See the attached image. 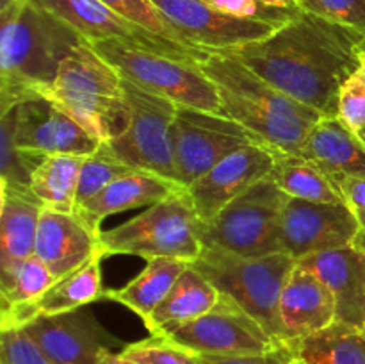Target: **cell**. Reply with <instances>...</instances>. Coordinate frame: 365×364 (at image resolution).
I'll return each instance as SVG.
<instances>
[{
  "instance_id": "60d3db41",
  "label": "cell",
  "mask_w": 365,
  "mask_h": 364,
  "mask_svg": "<svg viewBox=\"0 0 365 364\" xmlns=\"http://www.w3.org/2000/svg\"><path fill=\"white\" fill-rule=\"evenodd\" d=\"M260 2L267 4V6L280 7V9H298L296 2H292V0H260Z\"/></svg>"
},
{
  "instance_id": "9c48e42d",
  "label": "cell",
  "mask_w": 365,
  "mask_h": 364,
  "mask_svg": "<svg viewBox=\"0 0 365 364\" xmlns=\"http://www.w3.org/2000/svg\"><path fill=\"white\" fill-rule=\"evenodd\" d=\"M289 196L269 178H262L232 200L212 221L200 223L203 246L239 256L284 252L280 241L282 214Z\"/></svg>"
},
{
  "instance_id": "836d02e7",
  "label": "cell",
  "mask_w": 365,
  "mask_h": 364,
  "mask_svg": "<svg viewBox=\"0 0 365 364\" xmlns=\"http://www.w3.org/2000/svg\"><path fill=\"white\" fill-rule=\"evenodd\" d=\"M298 7L365 34V0H298Z\"/></svg>"
},
{
  "instance_id": "ac0fdd59",
  "label": "cell",
  "mask_w": 365,
  "mask_h": 364,
  "mask_svg": "<svg viewBox=\"0 0 365 364\" xmlns=\"http://www.w3.org/2000/svg\"><path fill=\"white\" fill-rule=\"evenodd\" d=\"M337 321L335 298L314 271L296 261L280 295V323L285 345H292Z\"/></svg>"
},
{
  "instance_id": "ab89813d",
  "label": "cell",
  "mask_w": 365,
  "mask_h": 364,
  "mask_svg": "<svg viewBox=\"0 0 365 364\" xmlns=\"http://www.w3.org/2000/svg\"><path fill=\"white\" fill-rule=\"evenodd\" d=\"M100 364H138V363L127 359V357L121 355L120 352H107L106 355H103L102 363Z\"/></svg>"
},
{
  "instance_id": "7a4b0ae2",
  "label": "cell",
  "mask_w": 365,
  "mask_h": 364,
  "mask_svg": "<svg viewBox=\"0 0 365 364\" xmlns=\"http://www.w3.org/2000/svg\"><path fill=\"white\" fill-rule=\"evenodd\" d=\"M82 43L88 41L32 0L0 9V116L45 98L63 61Z\"/></svg>"
},
{
  "instance_id": "5bb4252c",
  "label": "cell",
  "mask_w": 365,
  "mask_h": 364,
  "mask_svg": "<svg viewBox=\"0 0 365 364\" xmlns=\"http://www.w3.org/2000/svg\"><path fill=\"white\" fill-rule=\"evenodd\" d=\"M359 232V216L346 203L309 202L289 196L282 214V250L296 261L351 246Z\"/></svg>"
},
{
  "instance_id": "277c9868",
  "label": "cell",
  "mask_w": 365,
  "mask_h": 364,
  "mask_svg": "<svg viewBox=\"0 0 365 364\" xmlns=\"http://www.w3.org/2000/svg\"><path fill=\"white\" fill-rule=\"evenodd\" d=\"M45 98L100 143L120 134L128 123L123 79L89 43L75 46L63 61Z\"/></svg>"
},
{
  "instance_id": "d4e9b609",
  "label": "cell",
  "mask_w": 365,
  "mask_h": 364,
  "mask_svg": "<svg viewBox=\"0 0 365 364\" xmlns=\"http://www.w3.org/2000/svg\"><path fill=\"white\" fill-rule=\"evenodd\" d=\"M220 295L221 293L191 264L175 282L166 298L143 321L150 334L163 335L212 309Z\"/></svg>"
},
{
  "instance_id": "ba28073f",
  "label": "cell",
  "mask_w": 365,
  "mask_h": 364,
  "mask_svg": "<svg viewBox=\"0 0 365 364\" xmlns=\"http://www.w3.org/2000/svg\"><path fill=\"white\" fill-rule=\"evenodd\" d=\"M123 89L128 107L127 127L109 141L102 143L98 150L132 170L148 171L180 184L171 138L178 106L125 79Z\"/></svg>"
},
{
  "instance_id": "4dcf8cb0",
  "label": "cell",
  "mask_w": 365,
  "mask_h": 364,
  "mask_svg": "<svg viewBox=\"0 0 365 364\" xmlns=\"http://www.w3.org/2000/svg\"><path fill=\"white\" fill-rule=\"evenodd\" d=\"M102 2L114 13L123 16L125 20L153 32L159 38L178 43V45L191 46V49H198V46H192L191 43H187V39L166 20V16L157 9L152 0H102Z\"/></svg>"
},
{
  "instance_id": "7dc6e473",
  "label": "cell",
  "mask_w": 365,
  "mask_h": 364,
  "mask_svg": "<svg viewBox=\"0 0 365 364\" xmlns=\"http://www.w3.org/2000/svg\"><path fill=\"white\" fill-rule=\"evenodd\" d=\"M362 328H364V330H365V325H364V327H362Z\"/></svg>"
},
{
  "instance_id": "f546056e",
  "label": "cell",
  "mask_w": 365,
  "mask_h": 364,
  "mask_svg": "<svg viewBox=\"0 0 365 364\" xmlns=\"http://www.w3.org/2000/svg\"><path fill=\"white\" fill-rule=\"evenodd\" d=\"M57 282L52 271L38 256L29 257L14 271L13 278L6 288H0L2 305H18V303H31L41 298L50 288Z\"/></svg>"
},
{
  "instance_id": "7c38bea8",
  "label": "cell",
  "mask_w": 365,
  "mask_h": 364,
  "mask_svg": "<svg viewBox=\"0 0 365 364\" xmlns=\"http://www.w3.org/2000/svg\"><path fill=\"white\" fill-rule=\"evenodd\" d=\"M0 131L13 146L39 157L70 153L89 157L102 143L93 138L70 114L46 98H34L14 106L0 116Z\"/></svg>"
},
{
  "instance_id": "83f0119b",
  "label": "cell",
  "mask_w": 365,
  "mask_h": 364,
  "mask_svg": "<svg viewBox=\"0 0 365 364\" xmlns=\"http://www.w3.org/2000/svg\"><path fill=\"white\" fill-rule=\"evenodd\" d=\"M84 156L57 153L38 164L31 177V191L46 209L59 213H75L78 175Z\"/></svg>"
},
{
  "instance_id": "4316f807",
  "label": "cell",
  "mask_w": 365,
  "mask_h": 364,
  "mask_svg": "<svg viewBox=\"0 0 365 364\" xmlns=\"http://www.w3.org/2000/svg\"><path fill=\"white\" fill-rule=\"evenodd\" d=\"M267 178L291 198L323 203H344L330 171L299 153L277 150L274 166Z\"/></svg>"
},
{
  "instance_id": "bcb514c9",
  "label": "cell",
  "mask_w": 365,
  "mask_h": 364,
  "mask_svg": "<svg viewBox=\"0 0 365 364\" xmlns=\"http://www.w3.org/2000/svg\"><path fill=\"white\" fill-rule=\"evenodd\" d=\"M292 2H296V6H298V0H292Z\"/></svg>"
},
{
  "instance_id": "603a6c76",
  "label": "cell",
  "mask_w": 365,
  "mask_h": 364,
  "mask_svg": "<svg viewBox=\"0 0 365 364\" xmlns=\"http://www.w3.org/2000/svg\"><path fill=\"white\" fill-rule=\"evenodd\" d=\"M184 188L185 186L168 181L159 175L134 170L114 178L98 195L75 207V214L95 234H100V225L106 218L135 207L153 206Z\"/></svg>"
},
{
  "instance_id": "8992f818",
  "label": "cell",
  "mask_w": 365,
  "mask_h": 364,
  "mask_svg": "<svg viewBox=\"0 0 365 364\" xmlns=\"http://www.w3.org/2000/svg\"><path fill=\"white\" fill-rule=\"evenodd\" d=\"M91 46L121 79L145 91L170 100L178 107L209 113L221 111L220 91L200 68L198 61L180 59L125 39H102Z\"/></svg>"
},
{
  "instance_id": "f35d334b",
  "label": "cell",
  "mask_w": 365,
  "mask_h": 364,
  "mask_svg": "<svg viewBox=\"0 0 365 364\" xmlns=\"http://www.w3.org/2000/svg\"><path fill=\"white\" fill-rule=\"evenodd\" d=\"M356 216H359V221H360V232L356 234L355 241H353V246L365 252V211L364 213H356Z\"/></svg>"
},
{
  "instance_id": "30bf717a",
  "label": "cell",
  "mask_w": 365,
  "mask_h": 364,
  "mask_svg": "<svg viewBox=\"0 0 365 364\" xmlns=\"http://www.w3.org/2000/svg\"><path fill=\"white\" fill-rule=\"evenodd\" d=\"M171 138L178 181L185 188L241 146L264 145L252 131L232 118L192 107H178Z\"/></svg>"
},
{
  "instance_id": "4fadbf2b",
  "label": "cell",
  "mask_w": 365,
  "mask_h": 364,
  "mask_svg": "<svg viewBox=\"0 0 365 364\" xmlns=\"http://www.w3.org/2000/svg\"><path fill=\"white\" fill-rule=\"evenodd\" d=\"M166 20L191 43L207 52H230L267 38L284 24L221 13L203 0H152Z\"/></svg>"
},
{
  "instance_id": "8fae6325",
  "label": "cell",
  "mask_w": 365,
  "mask_h": 364,
  "mask_svg": "<svg viewBox=\"0 0 365 364\" xmlns=\"http://www.w3.org/2000/svg\"><path fill=\"white\" fill-rule=\"evenodd\" d=\"M163 335L198 355H262L282 348L259 321L227 295H220L216 305L205 314Z\"/></svg>"
},
{
  "instance_id": "74e56055",
  "label": "cell",
  "mask_w": 365,
  "mask_h": 364,
  "mask_svg": "<svg viewBox=\"0 0 365 364\" xmlns=\"http://www.w3.org/2000/svg\"><path fill=\"white\" fill-rule=\"evenodd\" d=\"M335 186L341 193L346 206L356 213L365 211V177H353V175H334Z\"/></svg>"
},
{
  "instance_id": "7bdbcfd3",
  "label": "cell",
  "mask_w": 365,
  "mask_h": 364,
  "mask_svg": "<svg viewBox=\"0 0 365 364\" xmlns=\"http://www.w3.org/2000/svg\"><path fill=\"white\" fill-rule=\"evenodd\" d=\"M359 56H360V61H362V66L365 68V34H364L362 41H360V45H359Z\"/></svg>"
},
{
  "instance_id": "d590c367",
  "label": "cell",
  "mask_w": 365,
  "mask_h": 364,
  "mask_svg": "<svg viewBox=\"0 0 365 364\" xmlns=\"http://www.w3.org/2000/svg\"><path fill=\"white\" fill-rule=\"evenodd\" d=\"M0 364H53L25 330H4L0 335Z\"/></svg>"
},
{
  "instance_id": "7402d4cb",
  "label": "cell",
  "mask_w": 365,
  "mask_h": 364,
  "mask_svg": "<svg viewBox=\"0 0 365 364\" xmlns=\"http://www.w3.org/2000/svg\"><path fill=\"white\" fill-rule=\"evenodd\" d=\"M0 288H6L24 261L36 253L43 206L32 195L0 182Z\"/></svg>"
},
{
  "instance_id": "ffe728a7",
  "label": "cell",
  "mask_w": 365,
  "mask_h": 364,
  "mask_svg": "<svg viewBox=\"0 0 365 364\" xmlns=\"http://www.w3.org/2000/svg\"><path fill=\"white\" fill-rule=\"evenodd\" d=\"M102 253L89 261L73 273L59 278L41 298L31 303L2 305L0 309V330H18L27 327L34 320L43 316L70 313L81 309L95 300L103 298L102 288Z\"/></svg>"
},
{
  "instance_id": "2e32d148",
  "label": "cell",
  "mask_w": 365,
  "mask_h": 364,
  "mask_svg": "<svg viewBox=\"0 0 365 364\" xmlns=\"http://www.w3.org/2000/svg\"><path fill=\"white\" fill-rule=\"evenodd\" d=\"M274 153L277 148L260 143L241 146L189 184L187 193L200 223L212 221L232 200L269 177L274 166Z\"/></svg>"
},
{
  "instance_id": "d6986e66",
  "label": "cell",
  "mask_w": 365,
  "mask_h": 364,
  "mask_svg": "<svg viewBox=\"0 0 365 364\" xmlns=\"http://www.w3.org/2000/svg\"><path fill=\"white\" fill-rule=\"evenodd\" d=\"M36 256L59 280L100 256L98 234L75 213H59L43 207L36 238Z\"/></svg>"
},
{
  "instance_id": "9a60e30c",
  "label": "cell",
  "mask_w": 365,
  "mask_h": 364,
  "mask_svg": "<svg viewBox=\"0 0 365 364\" xmlns=\"http://www.w3.org/2000/svg\"><path fill=\"white\" fill-rule=\"evenodd\" d=\"M32 4L70 25L89 45L102 39H125L191 61H200L209 54L207 50L191 49L159 38L153 32L125 20L123 16L109 9L102 0H32Z\"/></svg>"
},
{
  "instance_id": "6da1fadb",
  "label": "cell",
  "mask_w": 365,
  "mask_h": 364,
  "mask_svg": "<svg viewBox=\"0 0 365 364\" xmlns=\"http://www.w3.org/2000/svg\"><path fill=\"white\" fill-rule=\"evenodd\" d=\"M364 32L299 9L278 31L230 50L232 57L291 98L337 116L339 91L362 66Z\"/></svg>"
},
{
  "instance_id": "44dd1931",
  "label": "cell",
  "mask_w": 365,
  "mask_h": 364,
  "mask_svg": "<svg viewBox=\"0 0 365 364\" xmlns=\"http://www.w3.org/2000/svg\"><path fill=\"white\" fill-rule=\"evenodd\" d=\"M298 263L314 271L330 289L335 298L337 321L362 328L365 325V252L351 245L312 253Z\"/></svg>"
},
{
  "instance_id": "b9f144b4",
  "label": "cell",
  "mask_w": 365,
  "mask_h": 364,
  "mask_svg": "<svg viewBox=\"0 0 365 364\" xmlns=\"http://www.w3.org/2000/svg\"><path fill=\"white\" fill-rule=\"evenodd\" d=\"M287 364H309V363H307L305 359H302V357L291 353V355H289V359H287Z\"/></svg>"
},
{
  "instance_id": "52a82bcc",
  "label": "cell",
  "mask_w": 365,
  "mask_h": 364,
  "mask_svg": "<svg viewBox=\"0 0 365 364\" xmlns=\"http://www.w3.org/2000/svg\"><path fill=\"white\" fill-rule=\"evenodd\" d=\"M200 220L187 188L166 196L160 202L114 228L100 231L98 248L102 256L177 257L192 263L203 250L198 234Z\"/></svg>"
},
{
  "instance_id": "d6a6232c",
  "label": "cell",
  "mask_w": 365,
  "mask_h": 364,
  "mask_svg": "<svg viewBox=\"0 0 365 364\" xmlns=\"http://www.w3.org/2000/svg\"><path fill=\"white\" fill-rule=\"evenodd\" d=\"M130 171L134 170L125 166V164H121L120 161L106 156V153H102L100 150H96L93 156L86 157L84 163H82L75 202H77V206H81L86 200L93 198V196L98 195L102 189H106L114 178L121 177V175L125 173H130Z\"/></svg>"
},
{
  "instance_id": "cb8c5ba5",
  "label": "cell",
  "mask_w": 365,
  "mask_h": 364,
  "mask_svg": "<svg viewBox=\"0 0 365 364\" xmlns=\"http://www.w3.org/2000/svg\"><path fill=\"white\" fill-rule=\"evenodd\" d=\"M298 153L334 175L365 177V145L339 116L321 118Z\"/></svg>"
},
{
  "instance_id": "3957f363",
  "label": "cell",
  "mask_w": 365,
  "mask_h": 364,
  "mask_svg": "<svg viewBox=\"0 0 365 364\" xmlns=\"http://www.w3.org/2000/svg\"><path fill=\"white\" fill-rule=\"evenodd\" d=\"M200 68L220 91L221 114L252 131L264 145L298 153L310 128L323 118L291 98L225 52H209Z\"/></svg>"
},
{
  "instance_id": "e575fe53",
  "label": "cell",
  "mask_w": 365,
  "mask_h": 364,
  "mask_svg": "<svg viewBox=\"0 0 365 364\" xmlns=\"http://www.w3.org/2000/svg\"><path fill=\"white\" fill-rule=\"evenodd\" d=\"M337 116L351 131H359L365 125V68L353 71L339 91Z\"/></svg>"
},
{
  "instance_id": "f1b7e54d",
  "label": "cell",
  "mask_w": 365,
  "mask_h": 364,
  "mask_svg": "<svg viewBox=\"0 0 365 364\" xmlns=\"http://www.w3.org/2000/svg\"><path fill=\"white\" fill-rule=\"evenodd\" d=\"M289 348L309 364H365V330L335 321Z\"/></svg>"
},
{
  "instance_id": "ee69618b",
  "label": "cell",
  "mask_w": 365,
  "mask_h": 364,
  "mask_svg": "<svg viewBox=\"0 0 365 364\" xmlns=\"http://www.w3.org/2000/svg\"><path fill=\"white\" fill-rule=\"evenodd\" d=\"M356 136H359L360 139H362V143L365 145V125L362 128H359V131H356Z\"/></svg>"
},
{
  "instance_id": "8d00e7d4",
  "label": "cell",
  "mask_w": 365,
  "mask_h": 364,
  "mask_svg": "<svg viewBox=\"0 0 365 364\" xmlns=\"http://www.w3.org/2000/svg\"><path fill=\"white\" fill-rule=\"evenodd\" d=\"M289 346L273 350L262 355H242V357H220V355H198L202 364H287L291 355Z\"/></svg>"
},
{
  "instance_id": "f6af8a7d",
  "label": "cell",
  "mask_w": 365,
  "mask_h": 364,
  "mask_svg": "<svg viewBox=\"0 0 365 364\" xmlns=\"http://www.w3.org/2000/svg\"><path fill=\"white\" fill-rule=\"evenodd\" d=\"M13 2H16V0H0V9H4V7H7Z\"/></svg>"
},
{
  "instance_id": "e0dca14e",
  "label": "cell",
  "mask_w": 365,
  "mask_h": 364,
  "mask_svg": "<svg viewBox=\"0 0 365 364\" xmlns=\"http://www.w3.org/2000/svg\"><path fill=\"white\" fill-rule=\"evenodd\" d=\"M21 330L53 364H100L107 352L121 345L86 307L38 318Z\"/></svg>"
},
{
  "instance_id": "1f68e13d",
  "label": "cell",
  "mask_w": 365,
  "mask_h": 364,
  "mask_svg": "<svg viewBox=\"0 0 365 364\" xmlns=\"http://www.w3.org/2000/svg\"><path fill=\"white\" fill-rule=\"evenodd\" d=\"M121 355L138 364H202L198 353L177 345L166 335H150L148 339L128 343Z\"/></svg>"
},
{
  "instance_id": "484cf974",
  "label": "cell",
  "mask_w": 365,
  "mask_h": 364,
  "mask_svg": "<svg viewBox=\"0 0 365 364\" xmlns=\"http://www.w3.org/2000/svg\"><path fill=\"white\" fill-rule=\"evenodd\" d=\"M191 263L177 257H153L148 259L146 268L132 278L128 284L120 289H107L103 291V298L113 300L128 307L132 313L141 316V320L150 316L153 309L163 302L180 278Z\"/></svg>"
},
{
  "instance_id": "5b68a950",
  "label": "cell",
  "mask_w": 365,
  "mask_h": 364,
  "mask_svg": "<svg viewBox=\"0 0 365 364\" xmlns=\"http://www.w3.org/2000/svg\"><path fill=\"white\" fill-rule=\"evenodd\" d=\"M191 264L221 295H227L259 321L278 345L287 346L282 334L280 295L296 259L285 252L239 256L203 246Z\"/></svg>"
}]
</instances>
